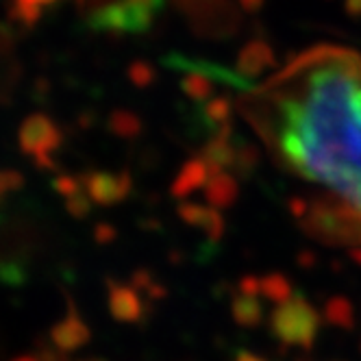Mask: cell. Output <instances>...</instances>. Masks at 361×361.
<instances>
[{
	"label": "cell",
	"mask_w": 361,
	"mask_h": 361,
	"mask_svg": "<svg viewBox=\"0 0 361 361\" xmlns=\"http://www.w3.org/2000/svg\"><path fill=\"white\" fill-rule=\"evenodd\" d=\"M244 109L283 170L316 196L324 224L361 244V55L305 50L255 85Z\"/></svg>",
	"instance_id": "cell-1"
},
{
	"label": "cell",
	"mask_w": 361,
	"mask_h": 361,
	"mask_svg": "<svg viewBox=\"0 0 361 361\" xmlns=\"http://www.w3.org/2000/svg\"><path fill=\"white\" fill-rule=\"evenodd\" d=\"M20 76V61L16 53V44L5 29V24L0 22V105L11 96L16 90Z\"/></svg>",
	"instance_id": "cell-2"
},
{
	"label": "cell",
	"mask_w": 361,
	"mask_h": 361,
	"mask_svg": "<svg viewBox=\"0 0 361 361\" xmlns=\"http://www.w3.org/2000/svg\"><path fill=\"white\" fill-rule=\"evenodd\" d=\"M50 3H55V0H16V5L22 16H37Z\"/></svg>",
	"instance_id": "cell-3"
}]
</instances>
